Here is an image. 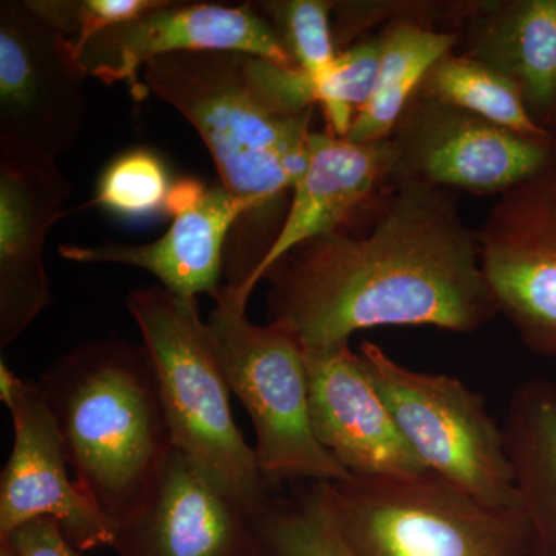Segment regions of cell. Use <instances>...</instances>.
<instances>
[{"mask_svg":"<svg viewBox=\"0 0 556 556\" xmlns=\"http://www.w3.org/2000/svg\"><path fill=\"white\" fill-rule=\"evenodd\" d=\"M388 141L351 142L332 131H313L308 166L292 189V200L280 230L243 291L249 300L260 280L299 244L336 232L364 206L390 175Z\"/></svg>","mask_w":556,"mask_h":556,"instance_id":"2e32d148","label":"cell"},{"mask_svg":"<svg viewBox=\"0 0 556 556\" xmlns=\"http://www.w3.org/2000/svg\"><path fill=\"white\" fill-rule=\"evenodd\" d=\"M252 522L270 556H351L318 506L313 485L294 500L270 497Z\"/></svg>","mask_w":556,"mask_h":556,"instance_id":"7402d4cb","label":"cell"},{"mask_svg":"<svg viewBox=\"0 0 556 556\" xmlns=\"http://www.w3.org/2000/svg\"><path fill=\"white\" fill-rule=\"evenodd\" d=\"M0 540L9 541L22 556H79L78 548L51 518L35 519Z\"/></svg>","mask_w":556,"mask_h":556,"instance_id":"4316f807","label":"cell"},{"mask_svg":"<svg viewBox=\"0 0 556 556\" xmlns=\"http://www.w3.org/2000/svg\"><path fill=\"white\" fill-rule=\"evenodd\" d=\"M207 328L230 391L255 428V456L276 492L287 481L331 482L351 477L314 433L305 348L274 325H255L237 289L214 295Z\"/></svg>","mask_w":556,"mask_h":556,"instance_id":"8992f818","label":"cell"},{"mask_svg":"<svg viewBox=\"0 0 556 556\" xmlns=\"http://www.w3.org/2000/svg\"><path fill=\"white\" fill-rule=\"evenodd\" d=\"M402 437L430 473L497 507L521 508L504 427L460 380L413 371L375 343L358 351Z\"/></svg>","mask_w":556,"mask_h":556,"instance_id":"52a82bcc","label":"cell"},{"mask_svg":"<svg viewBox=\"0 0 556 556\" xmlns=\"http://www.w3.org/2000/svg\"><path fill=\"white\" fill-rule=\"evenodd\" d=\"M456 42L455 33L427 30L413 22H399L382 33L375 90L351 124L348 141L369 144L390 138L430 70Z\"/></svg>","mask_w":556,"mask_h":556,"instance_id":"ffe728a7","label":"cell"},{"mask_svg":"<svg viewBox=\"0 0 556 556\" xmlns=\"http://www.w3.org/2000/svg\"><path fill=\"white\" fill-rule=\"evenodd\" d=\"M548 130H551L552 134V148H554V159H552V166L556 169V118L554 119V123L548 126Z\"/></svg>","mask_w":556,"mask_h":556,"instance_id":"f546056e","label":"cell"},{"mask_svg":"<svg viewBox=\"0 0 556 556\" xmlns=\"http://www.w3.org/2000/svg\"><path fill=\"white\" fill-rule=\"evenodd\" d=\"M113 548L118 556H270L247 511L175 448L146 506L116 526Z\"/></svg>","mask_w":556,"mask_h":556,"instance_id":"5bb4252c","label":"cell"},{"mask_svg":"<svg viewBox=\"0 0 556 556\" xmlns=\"http://www.w3.org/2000/svg\"><path fill=\"white\" fill-rule=\"evenodd\" d=\"M127 308L155 367L172 445L212 489L254 518L274 490L233 419L232 391L199 302L156 285L131 291Z\"/></svg>","mask_w":556,"mask_h":556,"instance_id":"3957f363","label":"cell"},{"mask_svg":"<svg viewBox=\"0 0 556 556\" xmlns=\"http://www.w3.org/2000/svg\"><path fill=\"white\" fill-rule=\"evenodd\" d=\"M393 185L504 193L547 169L552 138H530L416 93L387 139ZM387 179V181H388Z\"/></svg>","mask_w":556,"mask_h":556,"instance_id":"9c48e42d","label":"cell"},{"mask_svg":"<svg viewBox=\"0 0 556 556\" xmlns=\"http://www.w3.org/2000/svg\"><path fill=\"white\" fill-rule=\"evenodd\" d=\"M486 287L530 350L556 356V169L501 193L478 230Z\"/></svg>","mask_w":556,"mask_h":556,"instance_id":"30bf717a","label":"cell"},{"mask_svg":"<svg viewBox=\"0 0 556 556\" xmlns=\"http://www.w3.org/2000/svg\"><path fill=\"white\" fill-rule=\"evenodd\" d=\"M170 178L163 160L148 149H134L105 167L89 206L121 217H144L164 211Z\"/></svg>","mask_w":556,"mask_h":556,"instance_id":"cb8c5ba5","label":"cell"},{"mask_svg":"<svg viewBox=\"0 0 556 556\" xmlns=\"http://www.w3.org/2000/svg\"><path fill=\"white\" fill-rule=\"evenodd\" d=\"M530 556H556V386L532 379L514 393L504 424Z\"/></svg>","mask_w":556,"mask_h":556,"instance_id":"d6986e66","label":"cell"},{"mask_svg":"<svg viewBox=\"0 0 556 556\" xmlns=\"http://www.w3.org/2000/svg\"><path fill=\"white\" fill-rule=\"evenodd\" d=\"M305 364L314 433L351 477L427 473L350 342L305 348Z\"/></svg>","mask_w":556,"mask_h":556,"instance_id":"4fadbf2b","label":"cell"},{"mask_svg":"<svg viewBox=\"0 0 556 556\" xmlns=\"http://www.w3.org/2000/svg\"><path fill=\"white\" fill-rule=\"evenodd\" d=\"M87 78L72 40L25 0H2L0 164L51 166L75 148L86 126Z\"/></svg>","mask_w":556,"mask_h":556,"instance_id":"ba28073f","label":"cell"},{"mask_svg":"<svg viewBox=\"0 0 556 556\" xmlns=\"http://www.w3.org/2000/svg\"><path fill=\"white\" fill-rule=\"evenodd\" d=\"M419 94L448 102L530 138H552L527 109L515 80L471 56H445L428 73Z\"/></svg>","mask_w":556,"mask_h":556,"instance_id":"44dd1931","label":"cell"},{"mask_svg":"<svg viewBox=\"0 0 556 556\" xmlns=\"http://www.w3.org/2000/svg\"><path fill=\"white\" fill-rule=\"evenodd\" d=\"M0 556H22L9 541L0 540Z\"/></svg>","mask_w":556,"mask_h":556,"instance_id":"f1b7e54d","label":"cell"},{"mask_svg":"<svg viewBox=\"0 0 556 556\" xmlns=\"http://www.w3.org/2000/svg\"><path fill=\"white\" fill-rule=\"evenodd\" d=\"M351 556H530L521 508L486 504L437 475L314 482Z\"/></svg>","mask_w":556,"mask_h":556,"instance_id":"5b68a950","label":"cell"},{"mask_svg":"<svg viewBox=\"0 0 556 556\" xmlns=\"http://www.w3.org/2000/svg\"><path fill=\"white\" fill-rule=\"evenodd\" d=\"M38 383L73 479L116 529L146 506L174 450L148 348L89 340Z\"/></svg>","mask_w":556,"mask_h":556,"instance_id":"7a4b0ae2","label":"cell"},{"mask_svg":"<svg viewBox=\"0 0 556 556\" xmlns=\"http://www.w3.org/2000/svg\"><path fill=\"white\" fill-rule=\"evenodd\" d=\"M146 91L189 121L211 152L222 186L265 214L308 166L311 116L273 112L247 75V54L185 51L146 64Z\"/></svg>","mask_w":556,"mask_h":556,"instance_id":"277c9868","label":"cell"},{"mask_svg":"<svg viewBox=\"0 0 556 556\" xmlns=\"http://www.w3.org/2000/svg\"><path fill=\"white\" fill-rule=\"evenodd\" d=\"M206 192L207 189L204 188L203 182L197 181V179L186 178L172 182L163 212H166L172 218L178 217L195 207Z\"/></svg>","mask_w":556,"mask_h":556,"instance_id":"83f0119b","label":"cell"},{"mask_svg":"<svg viewBox=\"0 0 556 556\" xmlns=\"http://www.w3.org/2000/svg\"><path fill=\"white\" fill-rule=\"evenodd\" d=\"M254 214L248 201L230 195L222 185L207 189L195 207L178 215L159 240L146 244L105 241L97 247L62 244L60 254L84 265H126L148 270L161 287L179 298H214L219 288L223 249L230 229L244 215Z\"/></svg>","mask_w":556,"mask_h":556,"instance_id":"e0dca14e","label":"cell"},{"mask_svg":"<svg viewBox=\"0 0 556 556\" xmlns=\"http://www.w3.org/2000/svg\"><path fill=\"white\" fill-rule=\"evenodd\" d=\"M185 51H233L298 67L252 3L233 7L164 0L135 20L98 33L76 53L87 75L105 84L127 80L135 93L144 94L139 70L156 58Z\"/></svg>","mask_w":556,"mask_h":556,"instance_id":"7c38bea8","label":"cell"},{"mask_svg":"<svg viewBox=\"0 0 556 556\" xmlns=\"http://www.w3.org/2000/svg\"><path fill=\"white\" fill-rule=\"evenodd\" d=\"M164 0H25L28 9L62 33L75 50L113 25L135 20Z\"/></svg>","mask_w":556,"mask_h":556,"instance_id":"484cf974","label":"cell"},{"mask_svg":"<svg viewBox=\"0 0 556 556\" xmlns=\"http://www.w3.org/2000/svg\"><path fill=\"white\" fill-rule=\"evenodd\" d=\"M252 5L269 22L281 46L300 70L318 78L331 67L338 56L331 17L334 2L268 0Z\"/></svg>","mask_w":556,"mask_h":556,"instance_id":"603a6c76","label":"cell"},{"mask_svg":"<svg viewBox=\"0 0 556 556\" xmlns=\"http://www.w3.org/2000/svg\"><path fill=\"white\" fill-rule=\"evenodd\" d=\"M72 190L58 164H0V348L13 345L53 302L47 237L67 215Z\"/></svg>","mask_w":556,"mask_h":556,"instance_id":"9a60e30c","label":"cell"},{"mask_svg":"<svg viewBox=\"0 0 556 556\" xmlns=\"http://www.w3.org/2000/svg\"><path fill=\"white\" fill-rule=\"evenodd\" d=\"M380 36L343 49L324 75L314 78L317 105L324 110L329 131L345 138L351 124L367 105L378 79Z\"/></svg>","mask_w":556,"mask_h":556,"instance_id":"d4e9b609","label":"cell"},{"mask_svg":"<svg viewBox=\"0 0 556 556\" xmlns=\"http://www.w3.org/2000/svg\"><path fill=\"white\" fill-rule=\"evenodd\" d=\"M269 324L305 348L364 329L475 332L497 314L477 230L444 189L394 186L365 236L340 229L299 244L266 273Z\"/></svg>","mask_w":556,"mask_h":556,"instance_id":"6da1fadb","label":"cell"},{"mask_svg":"<svg viewBox=\"0 0 556 556\" xmlns=\"http://www.w3.org/2000/svg\"><path fill=\"white\" fill-rule=\"evenodd\" d=\"M471 22L468 56L518 84L541 126L556 118V0L485 3Z\"/></svg>","mask_w":556,"mask_h":556,"instance_id":"ac0fdd59","label":"cell"},{"mask_svg":"<svg viewBox=\"0 0 556 556\" xmlns=\"http://www.w3.org/2000/svg\"><path fill=\"white\" fill-rule=\"evenodd\" d=\"M0 399L14 427L13 450L0 479V538L51 518L79 552L113 547L115 525L70 478L64 439L38 380L17 378L2 362Z\"/></svg>","mask_w":556,"mask_h":556,"instance_id":"8fae6325","label":"cell"}]
</instances>
